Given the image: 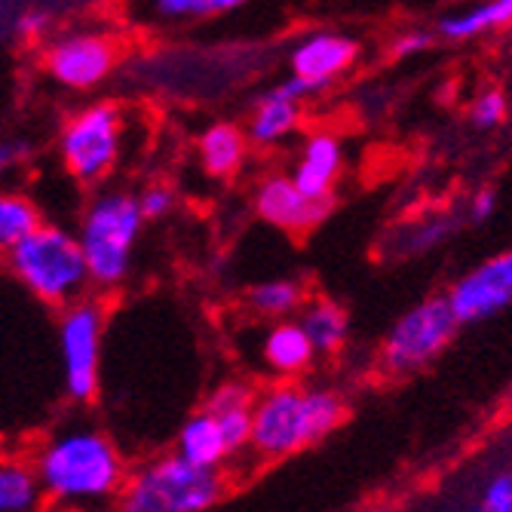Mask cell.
<instances>
[{
    "instance_id": "16",
    "label": "cell",
    "mask_w": 512,
    "mask_h": 512,
    "mask_svg": "<svg viewBox=\"0 0 512 512\" xmlns=\"http://www.w3.org/2000/svg\"><path fill=\"white\" fill-rule=\"evenodd\" d=\"M316 350L298 319H276L261 338V362L276 378H298L313 365Z\"/></svg>"
},
{
    "instance_id": "8",
    "label": "cell",
    "mask_w": 512,
    "mask_h": 512,
    "mask_svg": "<svg viewBox=\"0 0 512 512\" xmlns=\"http://www.w3.org/2000/svg\"><path fill=\"white\" fill-rule=\"evenodd\" d=\"M457 325L460 322L448 298L442 295L414 304L387 332L384 347H381V368L396 378V375H411V371L430 365L451 344Z\"/></svg>"
},
{
    "instance_id": "27",
    "label": "cell",
    "mask_w": 512,
    "mask_h": 512,
    "mask_svg": "<svg viewBox=\"0 0 512 512\" xmlns=\"http://www.w3.org/2000/svg\"><path fill=\"white\" fill-rule=\"evenodd\" d=\"M470 120L476 129H494L506 120V99L500 96L497 89H488L473 102L470 108Z\"/></svg>"
},
{
    "instance_id": "9",
    "label": "cell",
    "mask_w": 512,
    "mask_h": 512,
    "mask_svg": "<svg viewBox=\"0 0 512 512\" xmlns=\"http://www.w3.org/2000/svg\"><path fill=\"white\" fill-rule=\"evenodd\" d=\"M105 313L96 301L77 298L59 313V356L65 393L74 402H92L102 381Z\"/></svg>"
},
{
    "instance_id": "30",
    "label": "cell",
    "mask_w": 512,
    "mask_h": 512,
    "mask_svg": "<svg viewBox=\"0 0 512 512\" xmlns=\"http://www.w3.org/2000/svg\"><path fill=\"white\" fill-rule=\"evenodd\" d=\"M485 512H512V473L497 476L485 491Z\"/></svg>"
},
{
    "instance_id": "14",
    "label": "cell",
    "mask_w": 512,
    "mask_h": 512,
    "mask_svg": "<svg viewBox=\"0 0 512 512\" xmlns=\"http://www.w3.org/2000/svg\"><path fill=\"white\" fill-rule=\"evenodd\" d=\"M344 172V145L329 129H313L301 138L292 181L313 200H335V188Z\"/></svg>"
},
{
    "instance_id": "15",
    "label": "cell",
    "mask_w": 512,
    "mask_h": 512,
    "mask_svg": "<svg viewBox=\"0 0 512 512\" xmlns=\"http://www.w3.org/2000/svg\"><path fill=\"white\" fill-rule=\"evenodd\" d=\"M249 148H252V142H249V135L240 123L215 120L197 138V160L209 178L230 181V178H237L240 169L246 166Z\"/></svg>"
},
{
    "instance_id": "18",
    "label": "cell",
    "mask_w": 512,
    "mask_h": 512,
    "mask_svg": "<svg viewBox=\"0 0 512 512\" xmlns=\"http://www.w3.org/2000/svg\"><path fill=\"white\" fill-rule=\"evenodd\" d=\"M175 454L194 463V467L221 470V463L230 457V451H227V442H224L218 421L212 417L209 408H200L197 414H191L188 421L181 424V430L175 436Z\"/></svg>"
},
{
    "instance_id": "3",
    "label": "cell",
    "mask_w": 512,
    "mask_h": 512,
    "mask_svg": "<svg viewBox=\"0 0 512 512\" xmlns=\"http://www.w3.org/2000/svg\"><path fill=\"white\" fill-rule=\"evenodd\" d=\"M145 224L148 221L132 191L102 188L92 194L74 230L86 258L92 289L114 292L126 283L135 267Z\"/></svg>"
},
{
    "instance_id": "17",
    "label": "cell",
    "mask_w": 512,
    "mask_h": 512,
    "mask_svg": "<svg viewBox=\"0 0 512 512\" xmlns=\"http://www.w3.org/2000/svg\"><path fill=\"white\" fill-rule=\"evenodd\" d=\"M252 402H255V393H252L249 384L227 381L203 405V408L212 411V417L218 421V430H221V436L227 442L230 457L246 451L249 442H252Z\"/></svg>"
},
{
    "instance_id": "1",
    "label": "cell",
    "mask_w": 512,
    "mask_h": 512,
    "mask_svg": "<svg viewBox=\"0 0 512 512\" xmlns=\"http://www.w3.org/2000/svg\"><path fill=\"white\" fill-rule=\"evenodd\" d=\"M34 473L50 500L83 506L105 503L120 494L126 482V463L120 448L102 430L68 427L40 445Z\"/></svg>"
},
{
    "instance_id": "6",
    "label": "cell",
    "mask_w": 512,
    "mask_h": 512,
    "mask_svg": "<svg viewBox=\"0 0 512 512\" xmlns=\"http://www.w3.org/2000/svg\"><path fill=\"white\" fill-rule=\"evenodd\" d=\"M123 135L126 114L114 99L77 108L65 117L56 142L65 172L83 188H99L123 157Z\"/></svg>"
},
{
    "instance_id": "26",
    "label": "cell",
    "mask_w": 512,
    "mask_h": 512,
    "mask_svg": "<svg viewBox=\"0 0 512 512\" xmlns=\"http://www.w3.org/2000/svg\"><path fill=\"white\" fill-rule=\"evenodd\" d=\"M135 197H138V206H142L145 221H163V218H169V215L175 212V206H178V194H175L172 184H166V181H151V184H145V188L138 191Z\"/></svg>"
},
{
    "instance_id": "10",
    "label": "cell",
    "mask_w": 512,
    "mask_h": 512,
    "mask_svg": "<svg viewBox=\"0 0 512 512\" xmlns=\"http://www.w3.org/2000/svg\"><path fill=\"white\" fill-rule=\"evenodd\" d=\"M359 43L338 31H310L289 53V77L304 86L307 96H319L353 71Z\"/></svg>"
},
{
    "instance_id": "25",
    "label": "cell",
    "mask_w": 512,
    "mask_h": 512,
    "mask_svg": "<svg viewBox=\"0 0 512 512\" xmlns=\"http://www.w3.org/2000/svg\"><path fill=\"white\" fill-rule=\"evenodd\" d=\"M246 0H151V13L160 22H197L234 13Z\"/></svg>"
},
{
    "instance_id": "24",
    "label": "cell",
    "mask_w": 512,
    "mask_h": 512,
    "mask_svg": "<svg viewBox=\"0 0 512 512\" xmlns=\"http://www.w3.org/2000/svg\"><path fill=\"white\" fill-rule=\"evenodd\" d=\"M457 227H460V218L457 215H430V218H421V221H414L408 227H402V234H399V243L396 249L402 255H427L439 246H445L454 234H457Z\"/></svg>"
},
{
    "instance_id": "32",
    "label": "cell",
    "mask_w": 512,
    "mask_h": 512,
    "mask_svg": "<svg viewBox=\"0 0 512 512\" xmlns=\"http://www.w3.org/2000/svg\"><path fill=\"white\" fill-rule=\"evenodd\" d=\"M482 512H485V509H482Z\"/></svg>"
},
{
    "instance_id": "22",
    "label": "cell",
    "mask_w": 512,
    "mask_h": 512,
    "mask_svg": "<svg viewBox=\"0 0 512 512\" xmlns=\"http://www.w3.org/2000/svg\"><path fill=\"white\" fill-rule=\"evenodd\" d=\"M246 307L258 319H292L304 307V286L298 279H264L246 292Z\"/></svg>"
},
{
    "instance_id": "19",
    "label": "cell",
    "mask_w": 512,
    "mask_h": 512,
    "mask_svg": "<svg viewBox=\"0 0 512 512\" xmlns=\"http://www.w3.org/2000/svg\"><path fill=\"white\" fill-rule=\"evenodd\" d=\"M301 322V329L307 332L313 350L319 356H335L350 335V319L347 310L329 298H316V301H304V307L295 316Z\"/></svg>"
},
{
    "instance_id": "12",
    "label": "cell",
    "mask_w": 512,
    "mask_h": 512,
    "mask_svg": "<svg viewBox=\"0 0 512 512\" xmlns=\"http://www.w3.org/2000/svg\"><path fill=\"white\" fill-rule=\"evenodd\" d=\"M252 206L264 224L283 230V234H307L325 221L335 200H313L298 188L289 172H270L255 184Z\"/></svg>"
},
{
    "instance_id": "4",
    "label": "cell",
    "mask_w": 512,
    "mask_h": 512,
    "mask_svg": "<svg viewBox=\"0 0 512 512\" xmlns=\"http://www.w3.org/2000/svg\"><path fill=\"white\" fill-rule=\"evenodd\" d=\"M7 270L37 301L65 307L89 289V270L77 234L56 221H40L7 255Z\"/></svg>"
},
{
    "instance_id": "5",
    "label": "cell",
    "mask_w": 512,
    "mask_h": 512,
    "mask_svg": "<svg viewBox=\"0 0 512 512\" xmlns=\"http://www.w3.org/2000/svg\"><path fill=\"white\" fill-rule=\"evenodd\" d=\"M224 488L227 482L218 470L166 454L123 482L117 512H206L224 497Z\"/></svg>"
},
{
    "instance_id": "7",
    "label": "cell",
    "mask_w": 512,
    "mask_h": 512,
    "mask_svg": "<svg viewBox=\"0 0 512 512\" xmlns=\"http://www.w3.org/2000/svg\"><path fill=\"white\" fill-rule=\"evenodd\" d=\"M123 62L117 34L105 28H62L43 43L40 65L53 86L65 92L102 89Z\"/></svg>"
},
{
    "instance_id": "31",
    "label": "cell",
    "mask_w": 512,
    "mask_h": 512,
    "mask_svg": "<svg viewBox=\"0 0 512 512\" xmlns=\"http://www.w3.org/2000/svg\"><path fill=\"white\" fill-rule=\"evenodd\" d=\"M494 209H497V194L491 188H482V191L473 194V200L467 206V215H470V221L482 224V221H488L494 215Z\"/></svg>"
},
{
    "instance_id": "11",
    "label": "cell",
    "mask_w": 512,
    "mask_h": 512,
    "mask_svg": "<svg viewBox=\"0 0 512 512\" xmlns=\"http://www.w3.org/2000/svg\"><path fill=\"white\" fill-rule=\"evenodd\" d=\"M445 298L460 325L482 322L512 307V249L463 273Z\"/></svg>"
},
{
    "instance_id": "2",
    "label": "cell",
    "mask_w": 512,
    "mask_h": 512,
    "mask_svg": "<svg viewBox=\"0 0 512 512\" xmlns=\"http://www.w3.org/2000/svg\"><path fill=\"white\" fill-rule=\"evenodd\" d=\"M347 405L335 390L276 384L252 402V442L261 460L292 457L344 424Z\"/></svg>"
},
{
    "instance_id": "20",
    "label": "cell",
    "mask_w": 512,
    "mask_h": 512,
    "mask_svg": "<svg viewBox=\"0 0 512 512\" xmlns=\"http://www.w3.org/2000/svg\"><path fill=\"white\" fill-rule=\"evenodd\" d=\"M43 485L34 473V463L0 457V512H40Z\"/></svg>"
},
{
    "instance_id": "21",
    "label": "cell",
    "mask_w": 512,
    "mask_h": 512,
    "mask_svg": "<svg viewBox=\"0 0 512 512\" xmlns=\"http://www.w3.org/2000/svg\"><path fill=\"white\" fill-rule=\"evenodd\" d=\"M512 22V0H482L479 7L442 16L436 34L445 40H473Z\"/></svg>"
},
{
    "instance_id": "23",
    "label": "cell",
    "mask_w": 512,
    "mask_h": 512,
    "mask_svg": "<svg viewBox=\"0 0 512 512\" xmlns=\"http://www.w3.org/2000/svg\"><path fill=\"white\" fill-rule=\"evenodd\" d=\"M40 221L43 215L28 194L0 184V255H7L16 243H22Z\"/></svg>"
},
{
    "instance_id": "28",
    "label": "cell",
    "mask_w": 512,
    "mask_h": 512,
    "mask_svg": "<svg viewBox=\"0 0 512 512\" xmlns=\"http://www.w3.org/2000/svg\"><path fill=\"white\" fill-rule=\"evenodd\" d=\"M31 160V145L25 138H0V184L22 172Z\"/></svg>"
},
{
    "instance_id": "13",
    "label": "cell",
    "mask_w": 512,
    "mask_h": 512,
    "mask_svg": "<svg viewBox=\"0 0 512 512\" xmlns=\"http://www.w3.org/2000/svg\"><path fill=\"white\" fill-rule=\"evenodd\" d=\"M310 96L304 86L292 77L273 83L252 102L246 117V135L255 148H276L289 142V138L301 129L304 120V102Z\"/></svg>"
},
{
    "instance_id": "29",
    "label": "cell",
    "mask_w": 512,
    "mask_h": 512,
    "mask_svg": "<svg viewBox=\"0 0 512 512\" xmlns=\"http://www.w3.org/2000/svg\"><path fill=\"white\" fill-rule=\"evenodd\" d=\"M433 43H436V34L433 31L414 28V31H402L393 40L390 53H393V59H411V56H421V53L433 50Z\"/></svg>"
}]
</instances>
